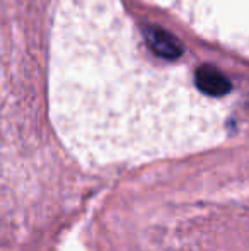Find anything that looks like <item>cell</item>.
<instances>
[{"instance_id":"6da1fadb","label":"cell","mask_w":249,"mask_h":251,"mask_svg":"<svg viewBox=\"0 0 249 251\" xmlns=\"http://www.w3.org/2000/svg\"><path fill=\"white\" fill-rule=\"evenodd\" d=\"M249 0H60L51 115L86 162L208 146L249 96Z\"/></svg>"}]
</instances>
